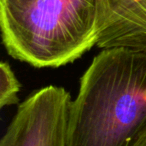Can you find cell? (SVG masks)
Listing matches in <instances>:
<instances>
[{
    "label": "cell",
    "mask_w": 146,
    "mask_h": 146,
    "mask_svg": "<svg viewBox=\"0 0 146 146\" xmlns=\"http://www.w3.org/2000/svg\"><path fill=\"white\" fill-rule=\"evenodd\" d=\"M71 97L61 86L36 90L19 104L0 146H67Z\"/></svg>",
    "instance_id": "obj_3"
},
{
    "label": "cell",
    "mask_w": 146,
    "mask_h": 146,
    "mask_svg": "<svg viewBox=\"0 0 146 146\" xmlns=\"http://www.w3.org/2000/svg\"><path fill=\"white\" fill-rule=\"evenodd\" d=\"M27 1L28 0H0V5H18Z\"/></svg>",
    "instance_id": "obj_7"
},
{
    "label": "cell",
    "mask_w": 146,
    "mask_h": 146,
    "mask_svg": "<svg viewBox=\"0 0 146 146\" xmlns=\"http://www.w3.org/2000/svg\"><path fill=\"white\" fill-rule=\"evenodd\" d=\"M96 46L146 51V0H106Z\"/></svg>",
    "instance_id": "obj_4"
},
{
    "label": "cell",
    "mask_w": 146,
    "mask_h": 146,
    "mask_svg": "<svg viewBox=\"0 0 146 146\" xmlns=\"http://www.w3.org/2000/svg\"><path fill=\"white\" fill-rule=\"evenodd\" d=\"M21 84L8 62L0 64V107L14 105L19 102L18 93Z\"/></svg>",
    "instance_id": "obj_5"
},
{
    "label": "cell",
    "mask_w": 146,
    "mask_h": 146,
    "mask_svg": "<svg viewBox=\"0 0 146 146\" xmlns=\"http://www.w3.org/2000/svg\"><path fill=\"white\" fill-rule=\"evenodd\" d=\"M106 0H28L0 5L7 53L35 68L74 62L97 45Z\"/></svg>",
    "instance_id": "obj_2"
},
{
    "label": "cell",
    "mask_w": 146,
    "mask_h": 146,
    "mask_svg": "<svg viewBox=\"0 0 146 146\" xmlns=\"http://www.w3.org/2000/svg\"><path fill=\"white\" fill-rule=\"evenodd\" d=\"M129 146H146V129H144Z\"/></svg>",
    "instance_id": "obj_6"
},
{
    "label": "cell",
    "mask_w": 146,
    "mask_h": 146,
    "mask_svg": "<svg viewBox=\"0 0 146 146\" xmlns=\"http://www.w3.org/2000/svg\"><path fill=\"white\" fill-rule=\"evenodd\" d=\"M146 129V51L106 48L71 100L67 146H129Z\"/></svg>",
    "instance_id": "obj_1"
}]
</instances>
